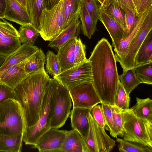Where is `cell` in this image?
I'll return each mask as SVG.
<instances>
[{
    "label": "cell",
    "mask_w": 152,
    "mask_h": 152,
    "mask_svg": "<svg viewBox=\"0 0 152 152\" xmlns=\"http://www.w3.org/2000/svg\"><path fill=\"white\" fill-rule=\"evenodd\" d=\"M88 60L92 82L102 102L115 105L118 75L115 54L106 39L103 38L98 42Z\"/></svg>",
    "instance_id": "cell-1"
},
{
    "label": "cell",
    "mask_w": 152,
    "mask_h": 152,
    "mask_svg": "<svg viewBox=\"0 0 152 152\" xmlns=\"http://www.w3.org/2000/svg\"><path fill=\"white\" fill-rule=\"evenodd\" d=\"M50 78L44 69L29 75L13 89L14 99L20 107L25 129L34 126L39 120Z\"/></svg>",
    "instance_id": "cell-2"
},
{
    "label": "cell",
    "mask_w": 152,
    "mask_h": 152,
    "mask_svg": "<svg viewBox=\"0 0 152 152\" xmlns=\"http://www.w3.org/2000/svg\"><path fill=\"white\" fill-rule=\"evenodd\" d=\"M58 83L56 80L50 78L44 96L39 120L34 126L25 129L23 141L25 144L34 146L39 137L51 128Z\"/></svg>",
    "instance_id": "cell-3"
},
{
    "label": "cell",
    "mask_w": 152,
    "mask_h": 152,
    "mask_svg": "<svg viewBox=\"0 0 152 152\" xmlns=\"http://www.w3.org/2000/svg\"><path fill=\"white\" fill-rule=\"evenodd\" d=\"M121 115L123 139L152 147V122L137 117L131 108Z\"/></svg>",
    "instance_id": "cell-4"
},
{
    "label": "cell",
    "mask_w": 152,
    "mask_h": 152,
    "mask_svg": "<svg viewBox=\"0 0 152 152\" xmlns=\"http://www.w3.org/2000/svg\"><path fill=\"white\" fill-rule=\"evenodd\" d=\"M25 129L22 112L18 103L12 99L0 104V135L23 136Z\"/></svg>",
    "instance_id": "cell-5"
},
{
    "label": "cell",
    "mask_w": 152,
    "mask_h": 152,
    "mask_svg": "<svg viewBox=\"0 0 152 152\" xmlns=\"http://www.w3.org/2000/svg\"><path fill=\"white\" fill-rule=\"evenodd\" d=\"M39 32L45 41L54 39L66 27L63 14L62 0L50 10L43 9L39 19Z\"/></svg>",
    "instance_id": "cell-6"
},
{
    "label": "cell",
    "mask_w": 152,
    "mask_h": 152,
    "mask_svg": "<svg viewBox=\"0 0 152 152\" xmlns=\"http://www.w3.org/2000/svg\"><path fill=\"white\" fill-rule=\"evenodd\" d=\"M89 124L88 135L85 142L90 152H109L115 145V141L106 133L94 119L90 112L87 115Z\"/></svg>",
    "instance_id": "cell-7"
},
{
    "label": "cell",
    "mask_w": 152,
    "mask_h": 152,
    "mask_svg": "<svg viewBox=\"0 0 152 152\" xmlns=\"http://www.w3.org/2000/svg\"><path fill=\"white\" fill-rule=\"evenodd\" d=\"M67 88L73 107L92 108L102 102L92 80L70 85Z\"/></svg>",
    "instance_id": "cell-8"
},
{
    "label": "cell",
    "mask_w": 152,
    "mask_h": 152,
    "mask_svg": "<svg viewBox=\"0 0 152 152\" xmlns=\"http://www.w3.org/2000/svg\"><path fill=\"white\" fill-rule=\"evenodd\" d=\"M152 30V7H151L138 32L130 42L127 51L119 61L123 72L135 68L137 53L145 38Z\"/></svg>",
    "instance_id": "cell-9"
},
{
    "label": "cell",
    "mask_w": 152,
    "mask_h": 152,
    "mask_svg": "<svg viewBox=\"0 0 152 152\" xmlns=\"http://www.w3.org/2000/svg\"><path fill=\"white\" fill-rule=\"evenodd\" d=\"M72 102L67 88L58 81L51 128L58 129L64 126L69 116Z\"/></svg>",
    "instance_id": "cell-10"
},
{
    "label": "cell",
    "mask_w": 152,
    "mask_h": 152,
    "mask_svg": "<svg viewBox=\"0 0 152 152\" xmlns=\"http://www.w3.org/2000/svg\"><path fill=\"white\" fill-rule=\"evenodd\" d=\"M53 78L66 88L70 85L92 80L88 60L61 72Z\"/></svg>",
    "instance_id": "cell-11"
},
{
    "label": "cell",
    "mask_w": 152,
    "mask_h": 152,
    "mask_svg": "<svg viewBox=\"0 0 152 152\" xmlns=\"http://www.w3.org/2000/svg\"><path fill=\"white\" fill-rule=\"evenodd\" d=\"M0 18V54L6 57L21 45L18 31L5 19Z\"/></svg>",
    "instance_id": "cell-12"
},
{
    "label": "cell",
    "mask_w": 152,
    "mask_h": 152,
    "mask_svg": "<svg viewBox=\"0 0 152 152\" xmlns=\"http://www.w3.org/2000/svg\"><path fill=\"white\" fill-rule=\"evenodd\" d=\"M67 131L51 128L39 137L32 147L39 152H61Z\"/></svg>",
    "instance_id": "cell-13"
},
{
    "label": "cell",
    "mask_w": 152,
    "mask_h": 152,
    "mask_svg": "<svg viewBox=\"0 0 152 152\" xmlns=\"http://www.w3.org/2000/svg\"><path fill=\"white\" fill-rule=\"evenodd\" d=\"M6 6L3 18L21 25L31 24L26 8L16 0H5Z\"/></svg>",
    "instance_id": "cell-14"
},
{
    "label": "cell",
    "mask_w": 152,
    "mask_h": 152,
    "mask_svg": "<svg viewBox=\"0 0 152 152\" xmlns=\"http://www.w3.org/2000/svg\"><path fill=\"white\" fill-rule=\"evenodd\" d=\"M80 11L76 14L72 22L67 26L54 39L50 41L48 46L58 48L69 40L73 38H77L81 29L79 18Z\"/></svg>",
    "instance_id": "cell-15"
},
{
    "label": "cell",
    "mask_w": 152,
    "mask_h": 152,
    "mask_svg": "<svg viewBox=\"0 0 152 152\" xmlns=\"http://www.w3.org/2000/svg\"><path fill=\"white\" fill-rule=\"evenodd\" d=\"M92 108L73 107L70 111V117L72 129L77 131L85 141L89 131L88 113Z\"/></svg>",
    "instance_id": "cell-16"
},
{
    "label": "cell",
    "mask_w": 152,
    "mask_h": 152,
    "mask_svg": "<svg viewBox=\"0 0 152 152\" xmlns=\"http://www.w3.org/2000/svg\"><path fill=\"white\" fill-rule=\"evenodd\" d=\"M26 60L0 72V83L13 89L29 75L24 70Z\"/></svg>",
    "instance_id": "cell-17"
},
{
    "label": "cell",
    "mask_w": 152,
    "mask_h": 152,
    "mask_svg": "<svg viewBox=\"0 0 152 152\" xmlns=\"http://www.w3.org/2000/svg\"><path fill=\"white\" fill-rule=\"evenodd\" d=\"M152 7V6L138 16L137 24L129 36L112 44V46L114 48L115 55L116 61L118 62L121 58L127 52L130 42L138 32Z\"/></svg>",
    "instance_id": "cell-18"
},
{
    "label": "cell",
    "mask_w": 152,
    "mask_h": 152,
    "mask_svg": "<svg viewBox=\"0 0 152 152\" xmlns=\"http://www.w3.org/2000/svg\"><path fill=\"white\" fill-rule=\"evenodd\" d=\"M77 39L69 40L58 48L56 56L61 72L75 66V49Z\"/></svg>",
    "instance_id": "cell-19"
},
{
    "label": "cell",
    "mask_w": 152,
    "mask_h": 152,
    "mask_svg": "<svg viewBox=\"0 0 152 152\" xmlns=\"http://www.w3.org/2000/svg\"><path fill=\"white\" fill-rule=\"evenodd\" d=\"M39 48L34 45L23 44L17 50L6 57L0 67V72L26 60Z\"/></svg>",
    "instance_id": "cell-20"
},
{
    "label": "cell",
    "mask_w": 152,
    "mask_h": 152,
    "mask_svg": "<svg viewBox=\"0 0 152 152\" xmlns=\"http://www.w3.org/2000/svg\"><path fill=\"white\" fill-rule=\"evenodd\" d=\"M90 152L85 141L80 134L72 129L67 131L63 142L61 152Z\"/></svg>",
    "instance_id": "cell-21"
},
{
    "label": "cell",
    "mask_w": 152,
    "mask_h": 152,
    "mask_svg": "<svg viewBox=\"0 0 152 152\" xmlns=\"http://www.w3.org/2000/svg\"><path fill=\"white\" fill-rule=\"evenodd\" d=\"M99 12V20L101 21L109 33L112 44L122 39L124 29L113 18L106 13Z\"/></svg>",
    "instance_id": "cell-22"
},
{
    "label": "cell",
    "mask_w": 152,
    "mask_h": 152,
    "mask_svg": "<svg viewBox=\"0 0 152 152\" xmlns=\"http://www.w3.org/2000/svg\"><path fill=\"white\" fill-rule=\"evenodd\" d=\"M99 11L104 12L111 16L124 29L125 13L115 0H104L100 5Z\"/></svg>",
    "instance_id": "cell-23"
},
{
    "label": "cell",
    "mask_w": 152,
    "mask_h": 152,
    "mask_svg": "<svg viewBox=\"0 0 152 152\" xmlns=\"http://www.w3.org/2000/svg\"><path fill=\"white\" fill-rule=\"evenodd\" d=\"M152 62V31L147 35L138 50L134 59L136 66Z\"/></svg>",
    "instance_id": "cell-24"
},
{
    "label": "cell",
    "mask_w": 152,
    "mask_h": 152,
    "mask_svg": "<svg viewBox=\"0 0 152 152\" xmlns=\"http://www.w3.org/2000/svg\"><path fill=\"white\" fill-rule=\"evenodd\" d=\"M81 7L80 12L79 18L82 34L90 39L97 30V22L93 21L90 15L85 3L81 0Z\"/></svg>",
    "instance_id": "cell-25"
},
{
    "label": "cell",
    "mask_w": 152,
    "mask_h": 152,
    "mask_svg": "<svg viewBox=\"0 0 152 152\" xmlns=\"http://www.w3.org/2000/svg\"><path fill=\"white\" fill-rule=\"evenodd\" d=\"M45 61L46 57L43 51L41 48L38 49L26 60L25 71L30 75L45 69Z\"/></svg>",
    "instance_id": "cell-26"
},
{
    "label": "cell",
    "mask_w": 152,
    "mask_h": 152,
    "mask_svg": "<svg viewBox=\"0 0 152 152\" xmlns=\"http://www.w3.org/2000/svg\"><path fill=\"white\" fill-rule=\"evenodd\" d=\"M131 108L137 117L152 122V100L150 98L137 97L136 103Z\"/></svg>",
    "instance_id": "cell-27"
},
{
    "label": "cell",
    "mask_w": 152,
    "mask_h": 152,
    "mask_svg": "<svg viewBox=\"0 0 152 152\" xmlns=\"http://www.w3.org/2000/svg\"><path fill=\"white\" fill-rule=\"evenodd\" d=\"M26 8L31 24L39 32L40 16L42 10L45 9L43 0H26Z\"/></svg>",
    "instance_id": "cell-28"
},
{
    "label": "cell",
    "mask_w": 152,
    "mask_h": 152,
    "mask_svg": "<svg viewBox=\"0 0 152 152\" xmlns=\"http://www.w3.org/2000/svg\"><path fill=\"white\" fill-rule=\"evenodd\" d=\"M81 7V0H62L63 14L65 27L72 22Z\"/></svg>",
    "instance_id": "cell-29"
},
{
    "label": "cell",
    "mask_w": 152,
    "mask_h": 152,
    "mask_svg": "<svg viewBox=\"0 0 152 152\" xmlns=\"http://www.w3.org/2000/svg\"><path fill=\"white\" fill-rule=\"evenodd\" d=\"M23 141V136L11 137L0 135V151L21 152Z\"/></svg>",
    "instance_id": "cell-30"
},
{
    "label": "cell",
    "mask_w": 152,
    "mask_h": 152,
    "mask_svg": "<svg viewBox=\"0 0 152 152\" xmlns=\"http://www.w3.org/2000/svg\"><path fill=\"white\" fill-rule=\"evenodd\" d=\"M119 80L127 93L129 95L140 83L134 68L129 69L118 75Z\"/></svg>",
    "instance_id": "cell-31"
},
{
    "label": "cell",
    "mask_w": 152,
    "mask_h": 152,
    "mask_svg": "<svg viewBox=\"0 0 152 152\" xmlns=\"http://www.w3.org/2000/svg\"><path fill=\"white\" fill-rule=\"evenodd\" d=\"M18 32L21 43L31 45H33L39 35L31 24L21 25Z\"/></svg>",
    "instance_id": "cell-32"
},
{
    "label": "cell",
    "mask_w": 152,
    "mask_h": 152,
    "mask_svg": "<svg viewBox=\"0 0 152 152\" xmlns=\"http://www.w3.org/2000/svg\"><path fill=\"white\" fill-rule=\"evenodd\" d=\"M101 103L106 124L110 131V135L116 138L118 136H121V133L113 118L111 105L103 102Z\"/></svg>",
    "instance_id": "cell-33"
},
{
    "label": "cell",
    "mask_w": 152,
    "mask_h": 152,
    "mask_svg": "<svg viewBox=\"0 0 152 152\" xmlns=\"http://www.w3.org/2000/svg\"><path fill=\"white\" fill-rule=\"evenodd\" d=\"M119 143V151L121 152H152V147L138 143L129 141L124 139L117 138Z\"/></svg>",
    "instance_id": "cell-34"
},
{
    "label": "cell",
    "mask_w": 152,
    "mask_h": 152,
    "mask_svg": "<svg viewBox=\"0 0 152 152\" xmlns=\"http://www.w3.org/2000/svg\"><path fill=\"white\" fill-rule=\"evenodd\" d=\"M134 69L141 83L152 84V62L136 66Z\"/></svg>",
    "instance_id": "cell-35"
},
{
    "label": "cell",
    "mask_w": 152,
    "mask_h": 152,
    "mask_svg": "<svg viewBox=\"0 0 152 152\" xmlns=\"http://www.w3.org/2000/svg\"><path fill=\"white\" fill-rule=\"evenodd\" d=\"M124 10L125 13V27L123 38L129 36L136 26L138 16L129 9L121 5H119Z\"/></svg>",
    "instance_id": "cell-36"
},
{
    "label": "cell",
    "mask_w": 152,
    "mask_h": 152,
    "mask_svg": "<svg viewBox=\"0 0 152 152\" xmlns=\"http://www.w3.org/2000/svg\"><path fill=\"white\" fill-rule=\"evenodd\" d=\"M130 98L119 80L115 105L122 110L129 108Z\"/></svg>",
    "instance_id": "cell-37"
},
{
    "label": "cell",
    "mask_w": 152,
    "mask_h": 152,
    "mask_svg": "<svg viewBox=\"0 0 152 152\" xmlns=\"http://www.w3.org/2000/svg\"><path fill=\"white\" fill-rule=\"evenodd\" d=\"M46 58L47 72L53 77L59 74L61 72L56 55L53 51L49 50L47 53Z\"/></svg>",
    "instance_id": "cell-38"
},
{
    "label": "cell",
    "mask_w": 152,
    "mask_h": 152,
    "mask_svg": "<svg viewBox=\"0 0 152 152\" xmlns=\"http://www.w3.org/2000/svg\"><path fill=\"white\" fill-rule=\"evenodd\" d=\"M75 54V65L88 61L86 57V46L80 38L76 39Z\"/></svg>",
    "instance_id": "cell-39"
},
{
    "label": "cell",
    "mask_w": 152,
    "mask_h": 152,
    "mask_svg": "<svg viewBox=\"0 0 152 152\" xmlns=\"http://www.w3.org/2000/svg\"><path fill=\"white\" fill-rule=\"evenodd\" d=\"M92 20L97 22L99 18L100 3L98 0H83Z\"/></svg>",
    "instance_id": "cell-40"
},
{
    "label": "cell",
    "mask_w": 152,
    "mask_h": 152,
    "mask_svg": "<svg viewBox=\"0 0 152 152\" xmlns=\"http://www.w3.org/2000/svg\"><path fill=\"white\" fill-rule=\"evenodd\" d=\"M90 113L96 121L103 129H105L106 123L100 105H96L92 108Z\"/></svg>",
    "instance_id": "cell-41"
},
{
    "label": "cell",
    "mask_w": 152,
    "mask_h": 152,
    "mask_svg": "<svg viewBox=\"0 0 152 152\" xmlns=\"http://www.w3.org/2000/svg\"><path fill=\"white\" fill-rule=\"evenodd\" d=\"M111 108L114 121L121 133L122 136L123 133L122 110L115 105L111 106Z\"/></svg>",
    "instance_id": "cell-42"
},
{
    "label": "cell",
    "mask_w": 152,
    "mask_h": 152,
    "mask_svg": "<svg viewBox=\"0 0 152 152\" xmlns=\"http://www.w3.org/2000/svg\"><path fill=\"white\" fill-rule=\"evenodd\" d=\"M8 99H14L13 89L0 83V104Z\"/></svg>",
    "instance_id": "cell-43"
},
{
    "label": "cell",
    "mask_w": 152,
    "mask_h": 152,
    "mask_svg": "<svg viewBox=\"0 0 152 152\" xmlns=\"http://www.w3.org/2000/svg\"><path fill=\"white\" fill-rule=\"evenodd\" d=\"M152 6V0H139L136 10L137 15L140 14L147 10Z\"/></svg>",
    "instance_id": "cell-44"
},
{
    "label": "cell",
    "mask_w": 152,
    "mask_h": 152,
    "mask_svg": "<svg viewBox=\"0 0 152 152\" xmlns=\"http://www.w3.org/2000/svg\"><path fill=\"white\" fill-rule=\"evenodd\" d=\"M115 0L119 5H123L129 9L137 14L136 10L132 0Z\"/></svg>",
    "instance_id": "cell-45"
},
{
    "label": "cell",
    "mask_w": 152,
    "mask_h": 152,
    "mask_svg": "<svg viewBox=\"0 0 152 152\" xmlns=\"http://www.w3.org/2000/svg\"><path fill=\"white\" fill-rule=\"evenodd\" d=\"M61 0H43L45 8L50 10L57 5Z\"/></svg>",
    "instance_id": "cell-46"
},
{
    "label": "cell",
    "mask_w": 152,
    "mask_h": 152,
    "mask_svg": "<svg viewBox=\"0 0 152 152\" xmlns=\"http://www.w3.org/2000/svg\"><path fill=\"white\" fill-rule=\"evenodd\" d=\"M6 6L5 0H0V18H3Z\"/></svg>",
    "instance_id": "cell-47"
},
{
    "label": "cell",
    "mask_w": 152,
    "mask_h": 152,
    "mask_svg": "<svg viewBox=\"0 0 152 152\" xmlns=\"http://www.w3.org/2000/svg\"><path fill=\"white\" fill-rule=\"evenodd\" d=\"M6 57V56L0 54V67L4 62Z\"/></svg>",
    "instance_id": "cell-48"
},
{
    "label": "cell",
    "mask_w": 152,
    "mask_h": 152,
    "mask_svg": "<svg viewBox=\"0 0 152 152\" xmlns=\"http://www.w3.org/2000/svg\"><path fill=\"white\" fill-rule=\"evenodd\" d=\"M24 7H26V0H16Z\"/></svg>",
    "instance_id": "cell-49"
},
{
    "label": "cell",
    "mask_w": 152,
    "mask_h": 152,
    "mask_svg": "<svg viewBox=\"0 0 152 152\" xmlns=\"http://www.w3.org/2000/svg\"><path fill=\"white\" fill-rule=\"evenodd\" d=\"M133 0V3H134V7H135V9L136 10H136L137 8L139 0Z\"/></svg>",
    "instance_id": "cell-50"
},
{
    "label": "cell",
    "mask_w": 152,
    "mask_h": 152,
    "mask_svg": "<svg viewBox=\"0 0 152 152\" xmlns=\"http://www.w3.org/2000/svg\"><path fill=\"white\" fill-rule=\"evenodd\" d=\"M98 0L100 3V4H102V3L104 2V0Z\"/></svg>",
    "instance_id": "cell-51"
}]
</instances>
